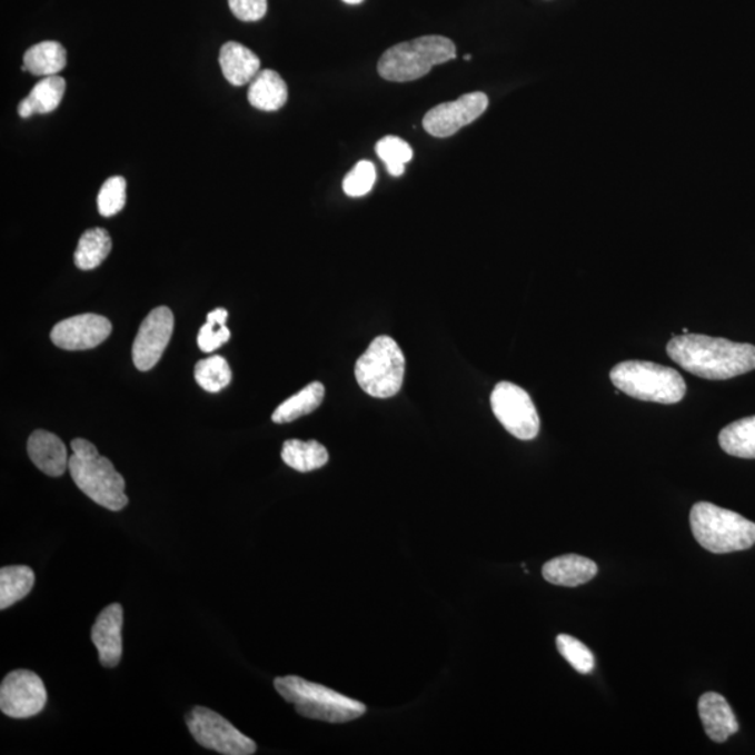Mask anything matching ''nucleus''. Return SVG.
<instances>
[{"label": "nucleus", "mask_w": 755, "mask_h": 755, "mask_svg": "<svg viewBox=\"0 0 755 755\" xmlns=\"http://www.w3.org/2000/svg\"><path fill=\"white\" fill-rule=\"evenodd\" d=\"M47 688L31 670L10 672L0 686V709L9 718H32L46 708Z\"/></svg>", "instance_id": "nucleus-10"}, {"label": "nucleus", "mask_w": 755, "mask_h": 755, "mask_svg": "<svg viewBox=\"0 0 755 755\" xmlns=\"http://www.w3.org/2000/svg\"><path fill=\"white\" fill-rule=\"evenodd\" d=\"M112 240L105 228H91L80 237L74 252V265L81 270L99 268L110 255Z\"/></svg>", "instance_id": "nucleus-23"}, {"label": "nucleus", "mask_w": 755, "mask_h": 755, "mask_svg": "<svg viewBox=\"0 0 755 755\" xmlns=\"http://www.w3.org/2000/svg\"><path fill=\"white\" fill-rule=\"evenodd\" d=\"M73 455L69 458V471L81 493L110 510H121L128 505L125 479L110 459L97 450L96 445L83 438L73 439Z\"/></svg>", "instance_id": "nucleus-2"}, {"label": "nucleus", "mask_w": 755, "mask_h": 755, "mask_svg": "<svg viewBox=\"0 0 755 755\" xmlns=\"http://www.w3.org/2000/svg\"><path fill=\"white\" fill-rule=\"evenodd\" d=\"M721 448L742 459H755V416L729 424L719 434Z\"/></svg>", "instance_id": "nucleus-25"}, {"label": "nucleus", "mask_w": 755, "mask_h": 755, "mask_svg": "<svg viewBox=\"0 0 755 755\" xmlns=\"http://www.w3.org/2000/svg\"><path fill=\"white\" fill-rule=\"evenodd\" d=\"M127 203V181L123 177H111L102 185L97 198L101 216L112 217L119 213Z\"/></svg>", "instance_id": "nucleus-31"}, {"label": "nucleus", "mask_w": 755, "mask_h": 755, "mask_svg": "<svg viewBox=\"0 0 755 755\" xmlns=\"http://www.w3.org/2000/svg\"><path fill=\"white\" fill-rule=\"evenodd\" d=\"M698 713L706 735L715 743H725L738 732V722L732 706L718 693L701 695Z\"/></svg>", "instance_id": "nucleus-15"}, {"label": "nucleus", "mask_w": 755, "mask_h": 755, "mask_svg": "<svg viewBox=\"0 0 755 755\" xmlns=\"http://www.w3.org/2000/svg\"><path fill=\"white\" fill-rule=\"evenodd\" d=\"M613 385L634 399L675 405L684 399L687 385L670 367L650 361H624L610 371Z\"/></svg>", "instance_id": "nucleus-6"}, {"label": "nucleus", "mask_w": 755, "mask_h": 755, "mask_svg": "<svg viewBox=\"0 0 755 755\" xmlns=\"http://www.w3.org/2000/svg\"><path fill=\"white\" fill-rule=\"evenodd\" d=\"M228 7L238 20L258 21L268 12V0H228Z\"/></svg>", "instance_id": "nucleus-33"}, {"label": "nucleus", "mask_w": 755, "mask_h": 755, "mask_svg": "<svg viewBox=\"0 0 755 755\" xmlns=\"http://www.w3.org/2000/svg\"><path fill=\"white\" fill-rule=\"evenodd\" d=\"M275 688L304 718L346 724L367 713L360 701L298 676L277 677Z\"/></svg>", "instance_id": "nucleus-3"}, {"label": "nucleus", "mask_w": 755, "mask_h": 755, "mask_svg": "<svg viewBox=\"0 0 755 755\" xmlns=\"http://www.w3.org/2000/svg\"><path fill=\"white\" fill-rule=\"evenodd\" d=\"M32 464L51 477H59L69 469V456L62 439L56 434L37 430L31 434L27 443Z\"/></svg>", "instance_id": "nucleus-16"}, {"label": "nucleus", "mask_w": 755, "mask_h": 755, "mask_svg": "<svg viewBox=\"0 0 755 755\" xmlns=\"http://www.w3.org/2000/svg\"><path fill=\"white\" fill-rule=\"evenodd\" d=\"M557 648L559 655L568 662L578 673L588 675L595 669V656L592 650L579 639L572 637V635L559 634L557 637Z\"/></svg>", "instance_id": "nucleus-30"}, {"label": "nucleus", "mask_w": 755, "mask_h": 755, "mask_svg": "<svg viewBox=\"0 0 755 755\" xmlns=\"http://www.w3.org/2000/svg\"><path fill=\"white\" fill-rule=\"evenodd\" d=\"M123 608L113 603L105 608L91 629V640L105 667H116L122 657Z\"/></svg>", "instance_id": "nucleus-14"}, {"label": "nucleus", "mask_w": 755, "mask_h": 755, "mask_svg": "<svg viewBox=\"0 0 755 755\" xmlns=\"http://www.w3.org/2000/svg\"><path fill=\"white\" fill-rule=\"evenodd\" d=\"M324 396L325 387L322 384H309L301 393L282 401V404L277 407L274 415H271V420L277 424H285L311 415L312 411L317 410L318 407L322 405Z\"/></svg>", "instance_id": "nucleus-24"}, {"label": "nucleus", "mask_w": 755, "mask_h": 755, "mask_svg": "<svg viewBox=\"0 0 755 755\" xmlns=\"http://www.w3.org/2000/svg\"><path fill=\"white\" fill-rule=\"evenodd\" d=\"M67 50L57 41H43L29 48L23 58L27 72L36 76H57L67 67Z\"/></svg>", "instance_id": "nucleus-21"}, {"label": "nucleus", "mask_w": 755, "mask_h": 755, "mask_svg": "<svg viewBox=\"0 0 755 755\" xmlns=\"http://www.w3.org/2000/svg\"><path fill=\"white\" fill-rule=\"evenodd\" d=\"M189 732L200 746L226 755H251L257 744L242 735L230 722L205 706H195L187 715Z\"/></svg>", "instance_id": "nucleus-8"}, {"label": "nucleus", "mask_w": 755, "mask_h": 755, "mask_svg": "<svg viewBox=\"0 0 755 755\" xmlns=\"http://www.w3.org/2000/svg\"><path fill=\"white\" fill-rule=\"evenodd\" d=\"M110 320L97 314L76 315L53 326L51 340L59 349L90 350L110 338Z\"/></svg>", "instance_id": "nucleus-13"}, {"label": "nucleus", "mask_w": 755, "mask_h": 755, "mask_svg": "<svg viewBox=\"0 0 755 755\" xmlns=\"http://www.w3.org/2000/svg\"><path fill=\"white\" fill-rule=\"evenodd\" d=\"M666 350L678 366L709 381H726L755 369V346L748 344L684 334L675 336Z\"/></svg>", "instance_id": "nucleus-1"}, {"label": "nucleus", "mask_w": 755, "mask_h": 755, "mask_svg": "<svg viewBox=\"0 0 755 755\" xmlns=\"http://www.w3.org/2000/svg\"><path fill=\"white\" fill-rule=\"evenodd\" d=\"M404 351L389 336H379L358 358L356 378L364 393L388 399L399 393L405 378Z\"/></svg>", "instance_id": "nucleus-7"}, {"label": "nucleus", "mask_w": 755, "mask_h": 755, "mask_svg": "<svg viewBox=\"0 0 755 755\" xmlns=\"http://www.w3.org/2000/svg\"><path fill=\"white\" fill-rule=\"evenodd\" d=\"M173 332V315L170 308H155L141 322L132 347L135 367L149 371L160 361Z\"/></svg>", "instance_id": "nucleus-12"}, {"label": "nucleus", "mask_w": 755, "mask_h": 755, "mask_svg": "<svg viewBox=\"0 0 755 755\" xmlns=\"http://www.w3.org/2000/svg\"><path fill=\"white\" fill-rule=\"evenodd\" d=\"M375 181H377V170L372 162L361 160L344 179V191L350 198L366 197L372 191Z\"/></svg>", "instance_id": "nucleus-32"}, {"label": "nucleus", "mask_w": 755, "mask_h": 755, "mask_svg": "<svg viewBox=\"0 0 755 755\" xmlns=\"http://www.w3.org/2000/svg\"><path fill=\"white\" fill-rule=\"evenodd\" d=\"M375 150L393 177L404 176L407 162L413 159L411 146L398 136H385L375 146Z\"/></svg>", "instance_id": "nucleus-28"}, {"label": "nucleus", "mask_w": 755, "mask_h": 755, "mask_svg": "<svg viewBox=\"0 0 755 755\" xmlns=\"http://www.w3.org/2000/svg\"><path fill=\"white\" fill-rule=\"evenodd\" d=\"M347 4H360L364 0H344Z\"/></svg>", "instance_id": "nucleus-34"}, {"label": "nucleus", "mask_w": 755, "mask_h": 755, "mask_svg": "<svg viewBox=\"0 0 755 755\" xmlns=\"http://www.w3.org/2000/svg\"><path fill=\"white\" fill-rule=\"evenodd\" d=\"M64 90H67V80L61 76H48L38 81L30 95L20 102L19 116L26 119L34 113L46 116V113L56 111L63 100Z\"/></svg>", "instance_id": "nucleus-20"}, {"label": "nucleus", "mask_w": 755, "mask_h": 755, "mask_svg": "<svg viewBox=\"0 0 755 755\" xmlns=\"http://www.w3.org/2000/svg\"><path fill=\"white\" fill-rule=\"evenodd\" d=\"M695 540L711 553L747 550L755 545V524L733 510L701 501L689 513Z\"/></svg>", "instance_id": "nucleus-5"}, {"label": "nucleus", "mask_w": 755, "mask_h": 755, "mask_svg": "<svg viewBox=\"0 0 755 755\" xmlns=\"http://www.w3.org/2000/svg\"><path fill=\"white\" fill-rule=\"evenodd\" d=\"M289 99L286 81L275 70L266 69L249 83L248 101L257 110L274 112L285 107Z\"/></svg>", "instance_id": "nucleus-19"}, {"label": "nucleus", "mask_w": 755, "mask_h": 755, "mask_svg": "<svg viewBox=\"0 0 755 755\" xmlns=\"http://www.w3.org/2000/svg\"><path fill=\"white\" fill-rule=\"evenodd\" d=\"M220 68L228 83L241 87L259 73L260 59L240 42H226L220 51Z\"/></svg>", "instance_id": "nucleus-18"}, {"label": "nucleus", "mask_w": 755, "mask_h": 755, "mask_svg": "<svg viewBox=\"0 0 755 755\" xmlns=\"http://www.w3.org/2000/svg\"><path fill=\"white\" fill-rule=\"evenodd\" d=\"M488 108V97L476 91L460 96L458 100L434 107L423 119V127L434 138H449L477 118Z\"/></svg>", "instance_id": "nucleus-11"}, {"label": "nucleus", "mask_w": 755, "mask_h": 755, "mask_svg": "<svg viewBox=\"0 0 755 755\" xmlns=\"http://www.w3.org/2000/svg\"><path fill=\"white\" fill-rule=\"evenodd\" d=\"M195 379H197L199 387L208 390V393H220L231 384L230 364L221 356L205 358L195 366Z\"/></svg>", "instance_id": "nucleus-27"}, {"label": "nucleus", "mask_w": 755, "mask_h": 755, "mask_svg": "<svg viewBox=\"0 0 755 755\" xmlns=\"http://www.w3.org/2000/svg\"><path fill=\"white\" fill-rule=\"evenodd\" d=\"M34 583V572L26 565H13V567L0 569V608L7 610L14 603L24 599Z\"/></svg>", "instance_id": "nucleus-26"}, {"label": "nucleus", "mask_w": 755, "mask_h": 755, "mask_svg": "<svg viewBox=\"0 0 755 755\" xmlns=\"http://www.w3.org/2000/svg\"><path fill=\"white\" fill-rule=\"evenodd\" d=\"M281 459L291 469L307 474L328 464L329 454L318 441L304 443L300 439H289L282 445Z\"/></svg>", "instance_id": "nucleus-22"}, {"label": "nucleus", "mask_w": 755, "mask_h": 755, "mask_svg": "<svg viewBox=\"0 0 755 755\" xmlns=\"http://www.w3.org/2000/svg\"><path fill=\"white\" fill-rule=\"evenodd\" d=\"M597 574V565L592 559L567 554V556L556 557L543 567V578L553 585L575 586L584 585L594 579Z\"/></svg>", "instance_id": "nucleus-17"}, {"label": "nucleus", "mask_w": 755, "mask_h": 755, "mask_svg": "<svg viewBox=\"0 0 755 755\" xmlns=\"http://www.w3.org/2000/svg\"><path fill=\"white\" fill-rule=\"evenodd\" d=\"M227 318L228 312L225 308H217L208 315V322L200 328L198 335L200 350L205 352L215 351L231 339L230 329L226 326Z\"/></svg>", "instance_id": "nucleus-29"}, {"label": "nucleus", "mask_w": 755, "mask_h": 755, "mask_svg": "<svg viewBox=\"0 0 755 755\" xmlns=\"http://www.w3.org/2000/svg\"><path fill=\"white\" fill-rule=\"evenodd\" d=\"M470 59H471V56H466V57H465V61H470Z\"/></svg>", "instance_id": "nucleus-35"}, {"label": "nucleus", "mask_w": 755, "mask_h": 755, "mask_svg": "<svg viewBox=\"0 0 755 755\" xmlns=\"http://www.w3.org/2000/svg\"><path fill=\"white\" fill-rule=\"evenodd\" d=\"M456 58L453 40L443 36H424L416 40L400 42L384 52L378 62L383 79L406 83L430 73L434 67Z\"/></svg>", "instance_id": "nucleus-4"}, {"label": "nucleus", "mask_w": 755, "mask_h": 755, "mask_svg": "<svg viewBox=\"0 0 755 755\" xmlns=\"http://www.w3.org/2000/svg\"><path fill=\"white\" fill-rule=\"evenodd\" d=\"M491 409L505 430L518 439L530 441L540 431L534 400L518 385L499 383L491 394Z\"/></svg>", "instance_id": "nucleus-9"}]
</instances>
